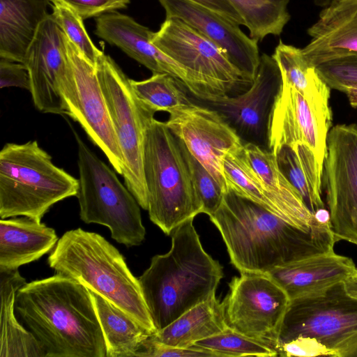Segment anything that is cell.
<instances>
[{
  "instance_id": "obj_11",
  "label": "cell",
  "mask_w": 357,
  "mask_h": 357,
  "mask_svg": "<svg viewBox=\"0 0 357 357\" xmlns=\"http://www.w3.org/2000/svg\"><path fill=\"white\" fill-rule=\"evenodd\" d=\"M67 37V36H66ZM68 67L59 81L65 114L77 121L119 174L123 158L97 77L96 66L66 38Z\"/></svg>"
},
{
  "instance_id": "obj_13",
  "label": "cell",
  "mask_w": 357,
  "mask_h": 357,
  "mask_svg": "<svg viewBox=\"0 0 357 357\" xmlns=\"http://www.w3.org/2000/svg\"><path fill=\"white\" fill-rule=\"evenodd\" d=\"M229 287L222 301L227 326L269 342L278 350V331L290 302L284 290L268 274L259 273H241Z\"/></svg>"
},
{
  "instance_id": "obj_40",
  "label": "cell",
  "mask_w": 357,
  "mask_h": 357,
  "mask_svg": "<svg viewBox=\"0 0 357 357\" xmlns=\"http://www.w3.org/2000/svg\"><path fill=\"white\" fill-rule=\"evenodd\" d=\"M205 6L239 25H244L243 19L228 0H190Z\"/></svg>"
},
{
  "instance_id": "obj_5",
  "label": "cell",
  "mask_w": 357,
  "mask_h": 357,
  "mask_svg": "<svg viewBox=\"0 0 357 357\" xmlns=\"http://www.w3.org/2000/svg\"><path fill=\"white\" fill-rule=\"evenodd\" d=\"M143 171L149 218L166 235L202 213L182 142L155 118L145 132Z\"/></svg>"
},
{
  "instance_id": "obj_20",
  "label": "cell",
  "mask_w": 357,
  "mask_h": 357,
  "mask_svg": "<svg viewBox=\"0 0 357 357\" xmlns=\"http://www.w3.org/2000/svg\"><path fill=\"white\" fill-rule=\"evenodd\" d=\"M307 33L311 39L301 50L315 67L331 60L357 56V0H332Z\"/></svg>"
},
{
  "instance_id": "obj_3",
  "label": "cell",
  "mask_w": 357,
  "mask_h": 357,
  "mask_svg": "<svg viewBox=\"0 0 357 357\" xmlns=\"http://www.w3.org/2000/svg\"><path fill=\"white\" fill-rule=\"evenodd\" d=\"M193 220L172 231L170 250L153 256L138 278L157 331L215 295L223 277L222 266L202 247Z\"/></svg>"
},
{
  "instance_id": "obj_24",
  "label": "cell",
  "mask_w": 357,
  "mask_h": 357,
  "mask_svg": "<svg viewBox=\"0 0 357 357\" xmlns=\"http://www.w3.org/2000/svg\"><path fill=\"white\" fill-rule=\"evenodd\" d=\"M26 283L18 269L0 271V357H46L40 342L15 316L16 294Z\"/></svg>"
},
{
  "instance_id": "obj_25",
  "label": "cell",
  "mask_w": 357,
  "mask_h": 357,
  "mask_svg": "<svg viewBox=\"0 0 357 357\" xmlns=\"http://www.w3.org/2000/svg\"><path fill=\"white\" fill-rule=\"evenodd\" d=\"M227 327L225 304L214 295L151 335V337L169 346L190 347L195 342L215 335Z\"/></svg>"
},
{
  "instance_id": "obj_34",
  "label": "cell",
  "mask_w": 357,
  "mask_h": 357,
  "mask_svg": "<svg viewBox=\"0 0 357 357\" xmlns=\"http://www.w3.org/2000/svg\"><path fill=\"white\" fill-rule=\"evenodd\" d=\"M182 145L202 206V213L210 216L220 206L226 191L202 163L188 151L183 142Z\"/></svg>"
},
{
  "instance_id": "obj_36",
  "label": "cell",
  "mask_w": 357,
  "mask_h": 357,
  "mask_svg": "<svg viewBox=\"0 0 357 357\" xmlns=\"http://www.w3.org/2000/svg\"><path fill=\"white\" fill-rule=\"evenodd\" d=\"M137 356L153 357H215L204 349L192 346L178 347L164 344L153 340L151 335L142 343Z\"/></svg>"
},
{
  "instance_id": "obj_12",
  "label": "cell",
  "mask_w": 357,
  "mask_h": 357,
  "mask_svg": "<svg viewBox=\"0 0 357 357\" xmlns=\"http://www.w3.org/2000/svg\"><path fill=\"white\" fill-rule=\"evenodd\" d=\"M322 183L336 240L357 245V125H337L330 130Z\"/></svg>"
},
{
  "instance_id": "obj_30",
  "label": "cell",
  "mask_w": 357,
  "mask_h": 357,
  "mask_svg": "<svg viewBox=\"0 0 357 357\" xmlns=\"http://www.w3.org/2000/svg\"><path fill=\"white\" fill-rule=\"evenodd\" d=\"M223 173L227 189L284 218L251 165L243 146L226 155L223 160Z\"/></svg>"
},
{
  "instance_id": "obj_43",
  "label": "cell",
  "mask_w": 357,
  "mask_h": 357,
  "mask_svg": "<svg viewBox=\"0 0 357 357\" xmlns=\"http://www.w3.org/2000/svg\"><path fill=\"white\" fill-rule=\"evenodd\" d=\"M332 0H314V4L318 6L325 7L327 6Z\"/></svg>"
},
{
  "instance_id": "obj_1",
  "label": "cell",
  "mask_w": 357,
  "mask_h": 357,
  "mask_svg": "<svg viewBox=\"0 0 357 357\" xmlns=\"http://www.w3.org/2000/svg\"><path fill=\"white\" fill-rule=\"evenodd\" d=\"M220 231L231 263L241 273L271 270L334 250L337 241L328 225L305 228L227 189L209 216Z\"/></svg>"
},
{
  "instance_id": "obj_39",
  "label": "cell",
  "mask_w": 357,
  "mask_h": 357,
  "mask_svg": "<svg viewBox=\"0 0 357 357\" xmlns=\"http://www.w3.org/2000/svg\"><path fill=\"white\" fill-rule=\"evenodd\" d=\"M19 87L30 91L31 82L26 66L20 62L1 58L0 88Z\"/></svg>"
},
{
  "instance_id": "obj_28",
  "label": "cell",
  "mask_w": 357,
  "mask_h": 357,
  "mask_svg": "<svg viewBox=\"0 0 357 357\" xmlns=\"http://www.w3.org/2000/svg\"><path fill=\"white\" fill-rule=\"evenodd\" d=\"M273 58L280 71L282 82L296 89L310 102L330 106L331 88L311 65L302 50L280 40Z\"/></svg>"
},
{
  "instance_id": "obj_33",
  "label": "cell",
  "mask_w": 357,
  "mask_h": 357,
  "mask_svg": "<svg viewBox=\"0 0 357 357\" xmlns=\"http://www.w3.org/2000/svg\"><path fill=\"white\" fill-rule=\"evenodd\" d=\"M51 6L52 15L68 38L96 66L98 57L103 52L91 41L85 29L83 19L73 10L62 3H53Z\"/></svg>"
},
{
  "instance_id": "obj_22",
  "label": "cell",
  "mask_w": 357,
  "mask_h": 357,
  "mask_svg": "<svg viewBox=\"0 0 357 357\" xmlns=\"http://www.w3.org/2000/svg\"><path fill=\"white\" fill-rule=\"evenodd\" d=\"M53 228L22 216L0 220V271L17 270L52 251L58 242Z\"/></svg>"
},
{
  "instance_id": "obj_31",
  "label": "cell",
  "mask_w": 357,
  "mask_h": 357,
  "mask_svg": "<svg viewBox=\"0 0 357 357\" xmlns=\"http://www.w3.org/2000/svg\"><path fill=\"white\" fill-rule=\"evenodd\" d=\"M130 82L139 102L154 112H168L191 101L182 90L183 83L168 73H153L148 79Z\"/></svg>"
},
{
  "instance_id": "obj_23",
  "label": "cell",
  "mask_w": 357,
  "mask_h": 357,
  "mask_svg": "<svg viewBox=\"0 0 357 357\" xmlns=\"http://www.w3.org/2000/svg\"><path fill=\"white\" fill-rule=\"evenodd\" d=\"M50 0H0V58L24 63Z\"/></svg>"
},
{
  "instance_id": "obj_27",
  "label": "cell",
  "mask_w": 357,
  "mask_h": 357,
  "mask_svg": "<svg viewBox=\"0 0 357 357\" xmlns=\"http://www.w3.org/2000/svg\"><path fill=\"white\" fill-rule=\"evenodd\" d=\"M89 291L104 335L106 357L137 356L151 334L107 299Z\"/></svg>"
},
{
  "instance_id": "obj_7",
  "label": "cell",
  "mask_w": 357,
  "mask_h": 357,
  "mask_svg": "<svg viewBox=\"0 0 357 357\" xmlns=\"http://www.w3.org/2000/svg\"><path fill=\"white\" fill-rule=\"evenodd\" d=\"M77 146L79 217L86 224L108 227L112 238L126 247L139 245L146 229L135 197L74 130Z\"/></svg>"
},
{
  "instance_id": "obj_10",
  "label": "cell",
  "mask_w": 357,
  "mask_h": 357,
  "mask_svg": "<svg viewBox=\"0 0 357 357\" xmlns=\"http://www.w3.org/2000/svg\"><path fill=\"white\" fill-rule=\"evenodd\" d=\"M96 71L123 155L125 185L140 207L147 211L144 142L146 128L155 112L139 102L131 87L130 79L109 56L103 53L98 57Z\"/></svg>"
},
{
  "instance_id": "obj_35",
  "label": "cell",
  "mask_w": 357,
  "mask_h": 357,
  "mask_svg": "<svg viewBox=\"0 0 357 357\" xmlns=\"http://www.w3.org/2000/svg\"><path fill=\"white\" fill-rule=\"evenodd\" d=\"M316 68L331 89L343 92L347 88H357V56L331 60Z\"/></svg>"
},
{
  "instance_id": "obj_8",
  "label": "cell",
  "mask_w": 357,
  "mask_h": 357,
  "mask_svg": "<svg viewBox=\"0 0 357 357\" xmlns=\"http://www.w3.org/2000/svg\"><path fill=\"white\" fill-rule=\"evenodd\" d=\"M151 43L188 72L197 100L236 96L253 82L216 45L178 18H166Z\"/></svg>"
},
{
  "instance_id": "obj_16",
  "label": "cell",
  "mask_w": 357,
  "mask_h": 357,
  "mask_svg": "<svg viewBox=\"0 0 357 357\" xmlns=\"http://www.w3.org/2000/svg\"><path fill=\"white\" fill-rule=\"evenodd\" d=\"M332 123L330 106L310 102L294 87L282 82L268 130V149L274 154L284 145L310 146L324 164Z\"/></svg>"
},
{
  "instance_id": "obj_38",
  "label": "cell",
  "mask_w": 357,
  "mask_h": 357,
  "mask_svg": "<svg viewBox=\"0 0 357 357\" xmlns=\"http://www.w3.org/2000/svg\"><path fill=\"white\" fill-rule=\"evenodd\" d=\"M280 356H333L332 352L323 344L313 337H297L280 344Z\"/></svg>"
},
{
  "instance_id": "obj_26",
  "label": "cell",
  "mask_w": 357,
  "mask_h": 357,
  "mask_svg": "<svg viewBox=\"0 0 357 357\" xmlns=\"http://www.w3.org/2000/svg\"><path fill=\"white\" fill-rule=\"evenodd\" d=\"M278 166L314 214H328L322 199L324 164L307 144L284 145L275 153Z\"/></svg>"
},
{
  "instance_id": "obj_18",
  "label": "cell",
  "mask_w": 357,
  "mask_h": 357,
  "mask_svg": "<svg viewBox=\"0 0 357 357\" xmlns=\"http://www.w3.org/2000/svg\"><path fill=\"white\" fill-rule=\"evenodd\" d=\"M166 18H178L216 45L231 62L254 81L260 63L258 41L247 36L239 24L190 0H158Z\"/></svg>"
},
{
  "instance_id": "obj_29",
  "label": "cell",
  "mask_w": 357,
  "mask_h": 357,
  "mask_svg": "<svg viewBox=\"0 0 357 357\" xmlns=\"http://www.w3.org/2000/svg\"><path fill=\"white\" fill-rule=\"evenodd\" d=\"M243 19L249 36L261 41L268 35L279 36L289 21V0H228Z\"/></svg>"
},
{
  "instance_id": "obj_41",
  "label": "cell",
  "mask_w": 357,
  "mask_h": 357,
  "mask_svg": "<svg viewBox=\"0 0 357 357\" xmlns=\"http://www.w3.org/2000/svg\"><path fill=\"white\" fill-rule=\"evenodd\" d=\"M344 285L349 294L357 297V269L344 281Z\"/></svg>"
},
{
  "instance_id": "obj_14",
  "label": "cell",
  "mask_w": 357,
  "mask_h": 357,
  "mask_svg": "<svg viewBox=\"0 0 357 357\" xmlns=\"http://www.w3.org/2000/svg\"><path fill=\"white\" fill-rule=\"evenodd\" d=\"M168 113L167 126L227 191L224 158L244 145L236 132L217 110L192 100Z\"/></svg>"
},
{
  "instance_id": "obj_42",
  "label": "cell",
  "mask_w": 357,
  "mask_h": 357,
  "mask_svg": "<svg viewBox=\"0 0 357 357\" xmlns=\"http://www.w3.org/2000/svg\"><path fill=\"white\" fill-rule=\"evenodd\" d=\"M343 92L347 95L350 105L357 107V88H347Z\"/></svg>"
},
{
  "instance_id": "obj_9",
  "label": "cell",
  "mask_w": 357,
  "mask_h": 357,
  "mask_svg": "<svg viewBox=\"0 0 357 357\" xmlns=\"http://www.w3.org/2000/svg\"><path fill=\"white\" fill-rule=\"evenodd\" d=\"M300 336L316 339L333 356L357 357V297L344 282L290 301L278 331V351Z\"/></svg>"
},
{
  "instance_id": "obj_19",
  "label": "cell",
  "mask_w": 357,
  "mask_h": 357,
  "mask_svg": "<svg viewBox=\"0 0 357 357\" xmlns=\"http://www.w3.org/2000/svg\"><path fill=\"white\" fill-rule=\"evenodd\" d=\"M94 32L111 45L119 47L153 73H164L172 75L192 93L193 84L188 72L151 43L153 32L148 27L128 15L114 10L96 18Z\"/></svg>"
},
{
  "instance_id": "obj_37",
  "label": "cell",
  "mask_w": 357,
  "mask_h": 357,
  "mask_svg": "<svg viewBox=\"0 0 357 357\" xmlns=\"http://www.w3.org/2000/svg\"><path fill=\"white\" fill-rule=\"evenodd\" d=\"M67 6L83 20L98 17L105 13L125 8L130 0H50Z\"/></svg>"
},
{
  "instance_id": "obj_6",
  "label": "cell",
  "mask_w": 357,
  "mask_h": 357,
  "mask_svg": "<svg viewBox=\"0 0 357 357\" xmlns=\"http://www.w3.org/2000/svg\"><path fill=\"white\" fill-rule=\"evenodd\" d=\"M79 180L57 167L36 140L7 143L0 151V218L41 222L56 203L76 196Z\"/></svg>"
},
{
  "instance_id": "obj_15",
  "label": "cell",
  "mask_w": 357,
  "mask_h": 357,
  "mask_svg": "<svg viewBox=\"0 0 357 357\" xmlns=\"http://www.w3.org/2000/svg\"><path fill=\"white\" fill-rule=\"evenodd\" d=\"M282 86L278 66L272 56L262 54L255 78L245 92L201 105L217 110L236 132L243 143L268 149V124Z\"/></svg>"
},
{
  "instance_id": "obj_4",
  "label": "cell",
  "mask_w": 357,
  "mask_h": 357,
  "mask_svg": "<svg viewBox=\"0 0 357 357\" xmlns=\"http://www.w3.org/2000/svg\"><path fill=\"white\" fill-rule=\"evenodd\" d=\"M47 262L56 273L101 295L151 335L157 332L138 278L120 252L101 235L81 228L66 231Z\"/></svg>"
},
{
  "instance_id": "obj_32",
  "label": "cell",
  "mask_w": 357,
  "mask_h": 357,
  "mask_svg": "<svg viewBox=\"0 0 357 357\" xmlns=\"http://www.w3.org/2000/svg\"><path fill=\"white\" fill-rule=\"evenodd\" d=\"M193 345L212 352L215 357L278 356L277 349L271 342L248 336L229 326Z\"/></svg>"
},
{
  "instance_id": "obj_2",
  "label": "cell",
  "mask_w": 357,
  "mask_h": 357,
  "mask_svg": "<svg viewBox=\"0 0 357 357\" xmlns=\"http://www.w3.org/2000/svg\"><path fill=\"white\" fill-rule=\"evenodd\" d=\"M15 312L46 357H106L90 291L75 280L56 273L26 283L17 292Z\"/></svg>"
},
{
  "instance_id": "obj_21",
  "label": "cell",
  "mask_w": 357,
  "mask_h": 357,
  "mask_svg": "<svg viewBox=\"0 0 357 357\" xmlns=\"http://www.w3.org/2000/svg\"><path fill=\"white\" fill-rule=\"evenodd\" d=\"M356 269L352 259L332 250L277 267L266 274L280 284L291 301L344 282Z\"/></svg>"
},
{
  "instance_id": "obj_17",
  "label": "cell",
  "mask_w": 357,
  "mask_h": 357,
  "mask_svg": "<svg viewBox=\"0 0 357 357\" xmlns=\"http://www.w3.org/2000/svg\"><path fill=\"white\" fill-rule=\"evenodd\" d=\"M66 35L52 13L42 22L31 43L24 64L31 82L36 108L43 113L65 114L59 81L69 65Z\"/></svg>"
}]
</instances>
